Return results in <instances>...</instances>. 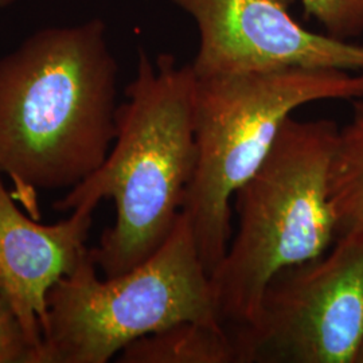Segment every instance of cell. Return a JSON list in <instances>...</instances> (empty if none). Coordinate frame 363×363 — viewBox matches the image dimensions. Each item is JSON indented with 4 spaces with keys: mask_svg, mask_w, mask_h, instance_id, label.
Instances as JSON below:
<instances>
[{
    "mask_svg": "<svg viewBox=\"0 0 363 363\" xmlns=\"http://www.w3.org/2000/svg\"><path fill=\"white\" fill-rule=\"evenodd\" d=\"M15 1H16V0H0V9L9 7V6H11Z\"/></svg>",
    "mask_w": 363,
    "mask_h": 363,
    "instance_id": "cell-13",
    "label": "cell"
},
{
    "mask_svg": "<svg viewBox=\"0 0 363 363\" xmlns=\"http://www.w3.org/2000/svg\"><path fill=\"white\" fill-rule=\"evenodd\" d=\"M330 202L337 238L363 230V97L352 100L350 121L339 130L330 169Z\"/></svg>",
    "mask_w": 363,
    "mask_h": 363,
    "instance_id": "cell-10",
    "label": "cell"
},
{
    "mask_svg": "<svg viewBox=\"0 0 363 363\" xmlns=\"http://www.w3.org/2000/svg\"><path fill=\"white\" fill-rule=\"evenodd\" d=\"M117 73L101 19L39 30L0 58V174L30 217L39 193L70 190L104 163Z\"/></svg>",
    "mask_w": 363,
    "mask_h": 363,
    "instance_id": "cell-1",
    "label": "cell"
},
{
    "mask_svg": "<svg viewBox=\"0 0 363 363\" xmlns=\"http://www.w3.org/2000/svg\"><path fill=\"white\" fill-rule=\"evenodd\" d=\"M363 97V72L291 67L196 77V166L182 213L208 276L233 237V196L269 154L284 121L303 105Z\"/></svg>",
    "mask_w": 363,
    "mask_h": 363,
    "instance_id": "cell-4",
    "label": "cell"
},
{
    "mask_svg": "<svg viewBox=\"0 0 363 363\" xmlns=\"http://www.w3.org/2000/svg\"><path fill=\"white\" fill-rule=\"evenodd\" d=\"M193 16L196 77L291 67L363 72V46L307 30L291 0H172Z\"/></svg>",
    "mask_w": 363,
    "mask_h": 363,
    "instance_id": "cell-7",
    "label": "cell"
},
{
    "mask_svg": "<svg viewBox=\"0 0 363 363\" xmlns=\"http://www.w3.org/2000/svg\"><path fill=\"white\" fill-rule=\"evenodd\" d=\"M0 363H35V349L9 304L0 298Z\"/></svg>",
    "mask_w": 363,
    "mask_h": 363,
    "instance_id": "cell-12",
    "label": "cell"
},
{
    "mask_svg": "<svg viewBox=\"0 0 363 363\" xmlns=\"http://www.w3.org/2000/svg\"><path fill=\"white\" fill-rule=\"evenodd\" d=\"M120 363H237L232 333L223 325L179 322L128 345Z\"/></svg>",
    "mask_w": 363,
    "mask_h": 363,
    "instance_id": "cell-9",
    "label": "cell"
},
{
    "mask_svg": "<svg viewBox=\"0 0 363 363\" xmlns=\"http://www.w3.org/2000/svg\"><path fill=\"white\" fill-rule=\"evenodd\" d=\"M340 127L288 117L271 151L233 196L238 229L210 274L220 323L249 325L281 269L316 259L337 240L330 169Z\"/></svg>",
    "mask_w": 363,
    "mask_h": 363,
    "instance_id": "cell-3",
    "label": "cell"
},
{
    "mask_svg": "<svg viewBox=\"0 0 363 363\" xmlns=\"http://www.w3.org/2000/svg\"><path fill=\"white\" fill-rule=\"evenodd\" d=\"M306 18H313L333 38L363 34V0H301Z\"/></svg>",
    "mask_w": 363,
    "mask_h": 363,
    "instance_id": "cell-11",
    "label": "cell"
},
{
    "mask_svg": "<svg viewBox=\"0 0 363 363\" xmlns=\"http://www.w3.org/2000/svg\"><path fill=\"white\" fill-rule=\"evenodd\" d=\"M0 179V298L13 310L35 349L48 315V295L82 255L96 208L79 205L52 225L25 214Z\"/></svg>",
    "mask_w": 363,
    "mask_h": 363,
    "instance_id": "cell-8",
    "label": "cell"
},
{
    "mask_svg": "<svg viewBox=\"0 0 363 363\" xmlns=\"http://www.w3.org/2000/svg\"><path fill=\"white\" fill-rule=\"evenodd\" d=\"M191 64L172 54L152 60L140 50L136 76L117 106L116 136L104 163L54 203L57 211L115 203L116 218L91 257L105 277L150 259L172 233L194 177V88Z\"/></svg>",
    "mask_w": 363,
    "mask_h": 363,
    "instance_id": "cell-2",
    "label": "cell"
},
{
    "mask_svg": "<svg viewBox=\"0 0 363 363\" xmlns=\"http://www.w3.org/2000/svg\"><path fill=\"white\" fill-rule=\"evenodd\" d=\"M97 271L88 249L50 289L37 363H106L132 342L179 322L223 325L183 213L150 259L104 280Z\"/></svg>",
    "mask_w": 363,
    "mask_h": 363,
    "instance_id": "cell-5",
    "label": "cell"
},
{
    "mask_svg": "<svg viewBox=\"0 0 363 363\" xmlns=\"http://www.w3.org/2000/svg\"><path fill=\"white\" fill-rule=\"evenodd\" d=\"M230 333L237 363H363V230L276 273Z\"/></svg>",
    "mask_w": 363,
    "mask_h": 363,
    "instance_id": "cell-6",
    "label": "cell"
}]
</instances>
